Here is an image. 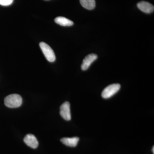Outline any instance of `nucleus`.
I'll return each instance as SVG.
<instances>
[{"mask_svg":"<svg viewBox=\"0 0 154 154\" xmlns=\"http://www.w3.org/2000/svg\"><path fill=\"white\" fill-rule=\"evenodd\" d=\"M22 97L17 94H11L7 96L5 99V104L10 108H17L22 105Z\"/></svg>","mask_w":154,"mask_h":154,"instance_id":"f257e3e1","label":"nucleus"},{"mask_svg":"<svg viewBox=\"0 0 154 154\" xmlns=\"http://www.w3.org/2000/svg\"><path fill=\"white\" fill-rule=\"evenodd\" d=\"M39 46L48 61L50 62H53L55 60V54L49 45L45 42H41L39 43Z\"/></svg>","mask_w":154,"mask_h":154,"instance_id":"f03ea898","label":"nucleus"},{"mask_svg":"<svg viewBox=\"0 0 154 154\" xmlns=\"http://www.w3.org/2000/svg\"><path fill=\"white\" fill-rule=\"evenodd\" d=\"M121 86L119 84H114L107 86L102 91V96L104 99H109L120 90Z\"/></svg>","mask_w":154,"mask_h":154,"instance_id":"7ed1b4c3","label":"nucleus"},{"mask_svg":"<svg viewBox=\"0 0 154 154\" xmlns=\"http://www.w3.org/2000/svg\"><path fill=\"white\" fill-rule=\"evenodd\" d=\"M60 115L65 120L67 121L71 119L70 112V105L68 102H64L60 107Z\"/></svg>","mask_w":154,"mask_h":154,"instance_id":"20e7f679","label":"nucleus"},{"mask_svg":"<svg viewBox=\"0 0 154 154\" xmlns=\"http://www.w3.org/2000/svg\"><path fill=\"white\" fill-rule=\"evenodd\" d=\"M98 56L95 54H91L87 55L83 60L82 64L81 66L82 70L85 71L88 69L91 64L93 63L94 61L96 60Z\"/></svg>","mask_w":154,"mask_h":154,"instance_id":"39448f33","label":"nucleus"},{"mask_svg":"<svg viewBox=\"0 0 154 154\" xmlns=\"http://www.w3.org/2000/svg\"><path fill=\"white\" fill-rule=\"evenodd\" d=\"M25 143L31 148L36 149L38 147V143L36 137L32 134L26 135L24 139Z\"/></svg>","mask_w":154,"mask_h":154,"instance_id":"423d86ee","label":"nucleus"},{"mask_svg":"<svg viewBox=\"0 0 154 154\" xmlns=\"http://www.w3.org/2000/svg\"><path fill=\"white\" fill-rule=\"evenodd\" d=\"M137 7L141 11L146 14H150L152 13L154 10V7L152 5L144 1L138 3Z\"/></svg>","mask_w":154,"mask_h":154,"instance_id":"0eeeda50","label":"nucleus"},{"mask_svg":"<svg viewBox=\"0 0 154 154\" xmlns=\"http://www.w3.org/2000/svg\"><path fill=\"white\" fill-rule=\"evenodd\" d=\"M79 140V138L78 137H64L62 138L60 140L61 142L63 144L68 146L72 147L76 146Z\"/></svg>","mask_w":154,"mask_h":154,"instance_id":"6e6552de","label":"nucleus"},{"mask_svg":"<svg viewBox=\"0 0 154 154\" xmlns=\"http://www.w3.org/2000/svg\"><path fill=\"white\" fill-rule=\"evenodd\" d=\"M54 22L57 24L63 26H71L74 24L73 22L71 20L62 17H57L54 19Z\"/></svg>","mask_w":154,"mask_h":154,"instance_id":"1a4fd4ad","label":"nucleus"},{"mask_svg":"<svg viewBox=\"0 0 154 154\" xmlns=\"http://www.w3.org/2000/svg\"><path fill=\"white\" fill-rule=\"evenodd\" d=\"M80 2L81 5L88 10H93L96 6L95 0H80Z\"/></svg>","mask_w":154,"mask_h":154,"instance_id":"9d476101","label":"nucleus"},{"mask_svg":"<svg viewBox=\"0 0 154 154\" xmlns=\"http://www.w3.org/2000/svg\"><path fill=\"white\" fill-rule=\"evenodd\" d=\"M13 2L14 0H0V5L4 6L10 5Z\"/></svg>","mask_w":154,"mask_h":154,"instance_id":"9b49d317","label":"nucleus"},{"mask_svg":"<svg viewBox=\"0 0 154 154\" xmlns=\"http://www.w3.org/2000/svg\"><path fill=\"white\" fill-rule=\"evenodd\" d=\"M152 152L154 154V147L153 146L152 149Z\"/></svg>","mask_w":154,"mask_h":154,"instance_id":"f8f14e48","label":"nucleus"}]
</instances>
